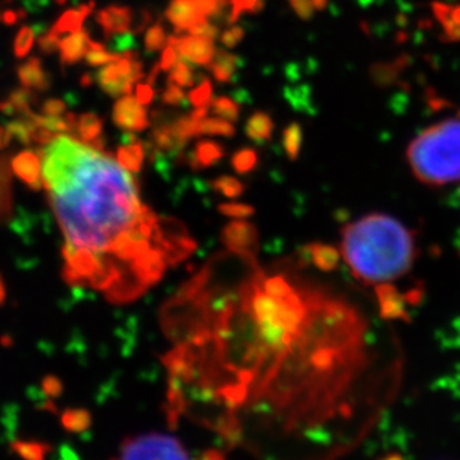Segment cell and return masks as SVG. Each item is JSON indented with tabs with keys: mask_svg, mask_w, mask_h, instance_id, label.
<instances>
[{
	"mask_svg": "<svg viewBox=\"0 0 460 460\" xmlns=\"http://www.w3.org/2000/svg\"><path fill=\"white\" fill-rule=\"evenodd\" d=\"M40 155L65 243L98 261L94 288L110 301H132L195 250L180 223L142 204L130 172L105 151L58 133Z\"/></svg>",
	"mask_w": 460,
	"mask_h": 460,
	"instance_id": "cell-1",
	"label": "cell"
},
{
	"mask_svg": "<svg viewBox=\"0 0 460 460\" xmlns=\"http://www.w3.org/2000/svg\"><path fill=\"white\" fill-rule=\"evenodd\" d=\"M341 254L356 279L367 286L394 288L416 261V241L396 218L369 214L342 229Z\"/></svg>",
	"mask_w": 460,
	"mask_h": 460,
	"instance_id": "cell-2",
	"label": "cell"
},
{
	"mask_svg": "<svg viewBox=\"0 0 460 460\" xmlns=\"http://www.w3.org/2000/svg\"><path fill=\"white\" fill-rule=\"evenodd\" d=\"M414 177L429 186L460 181V119H447L425 128L408 146Z\"/></svg>",
	"mask_w": 460,
	"mask_h": 460,
	"instance_id": "cell-3",
	"label": "cell"
},
{
	"mask_svg": "<svg viewBox=\"0 0 460 460\" xmlns=\"http://www.w3.org/2000/svg\"><path fill=\"white\" fill-rule=\"evenodd\" d=\"M191 455L184 444L164 434L137 435L124 441L117 460H211Z\"/></svg>",
	"mask_w": 460,
	"mask_h": 460,
	"instance_id": "cell-4",
	"label": "cell"
},
{
	"mask_svg": "<svg viewBox=\"0 0 460 460\" xmlns=\"http://www.w3.org/2000/svg\"><path fill=\"white\" fill-rule=\"evenodd\" d=\"M144 72L135 54H117L114 60L101 66L94 80L99 87L111 98H123L132 93L133 87L141 80Z\"/></svg>",
	"mask_w": 460,
	"mask_h": 460,
	"instance_id": "cell-5",
	"label": "cell"
},
{
	"mask_svg": "<svg viewBox=\"0 0 460 460\" xmlns=\"http://www.w3.org/2000/svg\"><path fill=\"white\" fill-rule=\"evenodd\" d=\"M168 44L172 45L181 60L196 66H209L217 51L213 40L191 33L169 36Z\"/></svg>",
	"mask_w": 460,
	"mask_h": 460,
	"instance_id": "cell-6",
	"label": "cell"
},
{
	"mask_svg": "<svg viewBox=\"0 0 460 460\" xmlns=\"http://www.w3.org/2000/svg\"><path fill=\"white\" fill-rule=\"evenodd\" d=\"M222 241L230 252L243 259H252L259 252V232L252 223L236 220L225 226Z\"/></svg>",
	"mask_w": 460,
	"mask_h": 460,
	"instance_id": "cell-7",
	"label": "cell"
},
{
	"mask_svg": "<svg viewBox=\"0 0 460 460\" xmlns=\"http://www.w3.org/2000/svg\"><path fill=\"white\" fill-rule=\"evenodd\" d=\"M112 121L124 132H142L148 128V115L146 105L137 101V96L126 94L119 98L112 110Z\"/></svg>",
	"mask_w": 460,
	"mask_h": 460,
	"instance_id": "cell-8",
	"label": "cell"
},
{
	"mask_svg": "<svg viewBox=\"0 0 460 460\" xmlns=\"http://www.w3.org/2000/svg\"><path fill=\"white\" fill-rule=\"evenodd\" d=\"M164 17L177 31H189L196 24L208 20L202 0H171Z\"/></svg>",
	"mask_w": 460,
	"mask_h": 460,
	"instance_id": "cell-9",
	"label": "cell"
},
{
	"mask_svg": "<svg viewBox=\"0 0 460 460\" xmlns=\"http://www.w3.org/2000/svg\"><path fill=\"white\" fill-rule=\"evenodd\" d=\"M133 11L128 6L111 4L103 8L98 13L99 26L102 27L103 33L107 38L115 35H123L130 31L133 26Z\"/></svg>",
	"mask_w": 460,
	"mask_h": 460,
	"instance_id": "cell-10",
	"label": "cell"
},
{
	"mask_svg": "<svg viewBox=\"0 0 460 460\" xmlns=\"http://www.w3.org/2000/svg\"><path fill=\"white\" fill-rule=\"evenodd\" d=\"M11 168L13 173L26 184L31 190L40 191L42 187V175H40V157L35 151L24 150L18 153L11 160Z\"/></svg>",
	"mask_w": 460,
	"mask_h": 460,
	"instance_id": "cell-11",
	"label": "cell"
},
{
	"mask_svg": "<svg viewBox=\"0 0 460 460\" xmlns=\"http://www.w3.org/2000/svg\"><path fill=\"white\" fill-rule=\"evenodd\" d=\"M90 40H90L89 33L83 29L65 36L60 40V47H58L60 62L63 66H71V65L81 62L85 58Z\"/></svg>",
	"mask_w": 460,
	"mask_h": 460,
	"instance_id": "cell-12",
	"label": "cell"
},
{
	"mask_svg": "<svg viewBox=\"0 0 460 460\" xmlns=\"http://www.w3.org/2000/svg\"><path fill=\"white\" fill-rule=\"evenodd\" d=\"M17 75L22 87L26 89L45 92L51 85V78L38 58H27L26 62L22 63L17 67Z\"/></svg>",
	"mask_w": 460,
	"mask_h": 460,
	"instance_id": "cell-13",
	"label": "cell"
},
{
	"mask_svg": "<svg viewBox=\"0 0 460 460\" xmlns=\"http://www.w3.org/2000/svg\"><path fill=\"white\" fill-rule=\"evenodd\" d=\"M74 133L80 141L89 144V146L103 150L105 141H103V121L99 115L93 112H87V114L76 117L75 128Z\"/></svg>",
	"mask_w": 460,
	"mask_h": 460,
	"instance_id": "cell-14",
	"label": "cell"
},
{
	"mask_svg": "<svg viewBox=\"0 0 460 460\" xmlns=\"http://www.w3.org/2000/svg\"><path fill=\"white\" fill-rule=\"evenodd\" d=\"M94 9V2L81 4L76 9H69L66 13H63L62 17L58 18V22H54V26L49 29L53 31L54 35L58 38H65L69 33L78 31L83 29L85 18L89 17V13Z\"/></svg>",
	"mask_w": 460,
	"mask_h": 460,
	"instance_id": "cell-15",
	"label": "cell"
},
{
	"mask_svg": "<svg viewBox=\"0 0 460 460\" xmlns=\"http://www.w3.org/2000/svg\"><path fill=\"white\" fill-rule=\"evenodd\" d=\"M13 168L8 155H0V223L13 217Z\"/></svg>",
	"mask_w": 460,
	"mask_h": 460,
	"instance_id": "cell-16",
	"label": "cell"
},
{
	"mask_svg": "<svg viewBox=\"0 0 460 460\" xmlns=\"http://www.w3.org/2000/svg\"><path fill=\"white\" fill-rule=\"evenodd\" d=\"M304 256L308 257L315 268L329 272V270H337L340 259H341V252L332 245L310 243L304 248Z\"/></svg>",
	"mask_w": 460,
	"mask_h": 460,
	"instance_id": "cell-17",
	"label": "cell"
},
{
	"mask_svg": "<svg viewBox=\"0 0 460 460\" xmlns=\"http://www.w3.org/2000/svg\"><path fill=\"white\" fill-rule=\"evenodd\" d=\"M241 66V58L227 49H217L213 62L209 63V71L218 83H230Z\"/></svg>",
	"mask_w": 460,
	"mask_h": 460,
	"instance_id": "cell-18",
	"label": "cell"
},
{
	"mask_svg": "<svg viewBox=\"0 0 460 460\" xmlns=\"http://www.w3.org/2000/svg\"><path fill=\"white\" fill-rule=\"evenodd\" d=\"M225 150L217 142L200 141L189 157L191 169H205L213 166L223 159Z\"/></svg>",
	"mask_w": 460,
	"mask_h": 460,
	"instance_id": "cell-19",
	"label": "cell"
},
{
	"mask_svg": "<svg viewBox=\"0 0 460 460\" xmlns=\"http://www.w3.org/2000/svg\"><path fill=\"white\" fill-rule=\"evenodd\" d=\"M274 119L268 112H254L245 123L247 137L256 144H265L270 141L274 133Z\"/></svg>",
	"mask_w": 460,
	"mask_h": 460,
	"instance_id": "cell-20",
	"label": "cell"
},
{
	"mask_svg": "<svg viewBox=\"0 0 460 460\" xmlns=\"http://www.w3.org/2000/svg\"><path fill=\"white\" fill-rule=\"evenodd\" d=\"M144 159H146V150L141 142L126 144L117 150V162L128 172H139Z\"/></svg>",
	"mask_w": 460,
	"mask_h": 460,
	"instance_id": "cell-21",
	"label": "cell"
},
{
	"mask_svg": "<svg viewBox=\"0 0 460 460\" xmlns=\"http://www.w3.org/2000/svg\"><path fill=\"white\" fill-rule=\"evenodd\" d=\"M153 141L159 150L178 151L186 146V139L178 133L177 128L172 124H162L160 128H155L153 133Z\"/></svg>",
	"mask_w": 460,
	"mask_h": 460,
	"instance_id": "cell-22",
	"label": "cell"
},
{
	"mask_svg": "<svg viewBox=\"0 0 460 460\" xmlns=\"http://www.w3.org/2000/svg\"><path fill=\"white\" fill-rule=\"evenodd\" d=\"M6 128L11 133V137H15L22 146H31L33 144V133H35L36 124L31 117H18L6 123Z\"/></svg>",
	"mask_w": 460,
	"mask_h": 460,
	"instance_id": "cell-23",
	"label": "cell"
},
{
	"mask_svg": "<svg viewBox=\"0 0 460 460\" xmlns=\"http://www.w3.org/2000/svg\"><path fill=\"white\" fill-rule=\"evenodd\" d=\"M302 141H304V132H302L301 124H288L283 132V146L288 159L296 160L301 155Z\"/></svg>",
	"mask_w": 460,
	"mask_h": 460,
	"instance_id": "cell-24",
	"label": "cell"
},
{
	"mask_svg": "<svg viewBox=\"0 0 460 460\" xmlns=\"http://www.w3.org/2000/svg\"><path fill=\"white\" fill-rule=\"evenodd\" d=\"M9 102L13 105V111L17 117H29L31 114V105L35 103L36 94L31 89H15L11 92L8 98Z\"/></svg>",
	"mask_w": 460,
	"mask_h": 460,
	"instance_id": "cell-25",
	"label": "cell"
},
{
	"mask_svg": "<svg viewBox=\"0 0 460 460\" xmlns=\"http://www.w3.org/2000/svg\"><path fill=\"white\" fill-rule=\"evenodd\" d=\"M199 135L230 137L234 135V128L230 121L220 117H205L199 123Z\"/></svg>",
	"mask_w": 460,
	"mask_h": 460,
	"instance_id": "cell-26",
	"label": "cell"
},
{
	"mask_svg": "<svg viewBox=\"0 0 460 460\" xmlns=\"http://www.w3.org/2000/svg\"><path fill=\"white\" fill-rule=\"evenodd\" d=\"M209 111L213 112L216 117L234 123V121H238L241 108H239L238 103L234 102V99L220 96V98L213 99V102L209 105Z\"/></svg>",
	"mask_w": 460,
	"mask_h": 460,
	"instance_id": "cell-27",
	"label": "cell"
},
{
	"mask_svg": "<svg viewBox=\"0 0 460 460\" xmlns=\"http://www.w3.org/2000/svg\"><path fill=\"white\" fill-rule=\"evenodd\" d=\"M211 187H213L214 191H217V193L225 196L227 199H236L245 191L243 182L236 180V178L229 177V175L216 178L211 182Z\"/></svg>",
	"mask_w": 460,
	"mask_h": 460,
	"instance_id": "cell-28",
	"label": "cell"
},
{
	"mask_svg": "<svg viewBox=\"0 0 460 460\" xmlns=\"http://www.w3.org/2000/svg\"><path fill=\"white\" fill-rule=\"evenodd\" d=\"M13 452L22 460H45L47 453L49 452V446L33 441H17L13 444Z\"/></svg>",
	"mask_w": 460,
	"mask_h": 460,
	"instance_id": "cell-29",
	"label": "cell"
},
{
	"mask_svg": "<svg viewBox=\"0 0 460 460\" xmlns=\"http://www.w3.org/2000/svg\"><path fill=\"white\" fill-rule=\"evenodd\" d=\"M259 162V155L252 148H243L232 155V166L238 173H248L254 171Z\"/></svg>",
	"mask_w": 460,
	"mask_h": 460,
	"instance_id": "cell-30",
	"label": "cell"
},
{
	"mask_svg": "<svg viewBox=\"0 0 460 460\" xmlns=\"http://www.w3.org/2000/svg\"><path fill=\"white\" fill-rule=\"evenodd\" d=\"M115 56H117V54L110 53L105 45L94 42V40H90L89 49H87V53H85L84 60L90 66H103V65H107V63L114 60Z\"/></svg>",
	"mask_w": 460,
	"mask_h": 460,
	"instance_id": "cell-31",
	"label": "cell"
},
{
	"mask_svg": "<svg viewBox=\"0 0 460 460\" xmlns=\"http://www.w3.org/2000/svg\"><path fill=\"white\" fill-rule=\"evenodd\" d=\"M169 83H172V84L178 85V87H191V85L195 84V75H193V71H191V67L189 66V63L184 62V60H180V62L175 65V66L169 71Z\"/></svg>",
	"mask_w": 460,
	"mask_h": 460,
	"instance_id": "cell-32",
	"label": "cell"
},
{
	"mask_svg": "<svg viewBox=\"0 0 460 460\" xmlns=\"http://www.w3.org/2000/svg\"><path fill=\"white\" fill-rule=\"evenodd\" d=\"M169 36L166 35V31L162 24H153V26L146 31V38H144V44L146 49L151 53L155 51H164V47L168 44Z\"/></svg>",
	"mask_w": 460,
	"mask_h": 460,
	"instance_id": "cell-33",
	"label": "cell"
},
{
	"mask_svg": "<svg viewBox=\"0 0 460 460\" xmlns=\"http://www.w3.org/2000/svg\"><path fill=\"white\" fill-rule=\"evenodd\" d=\"M33 42H35V31H33V29H31L29 26L22 27L17 36H15L13 54L18 58H26L27 54L31 53Z\"/></svg>",
	"mask_w": 460,
	"mask_h": 460,
	"instance_id": "cell-34",
	"label": "cell"
},
{
	"mask_svg": "<svg viewBox=\"0 0 460 460\" xmlns=\"http://www.w3.org/2000/svg\"><path fill=\"white\" fill-rule=\"evenodd\" d=\"M230 22H236L241 13H256L263 8L265 0H229Z\"/></svg>",
	"mask_w": 460,
	"mask_h": 460,
	"instance_id": "cell-35",
	"label": "cell"
},
{
	"mask_svg": "<svg viewBox=\"0 0 460 460\" xmlns=\"http://www.w3.org/2000/svg\"><path fill=\"white\" fill-rule=\"evenodd\" d=\"M190 102L195 105V108H209L213 102V87L208 80H204L198 87L191 90L189 93Z\"/></svg>",
	"mask_w": 460,
	"mask_h": 460,
	"instance_id": "cell-36",
	"label": "cell"
},
{
	"mask_svg": "<svg viewBox=\"0 0 460 460\" xmlns=\"http://www.w3.org/2000/svg\"><path fill=\"white\" fill-rule=\"evenodd\" d=\"M218 213L230 218H238V220H245L252 217L254 214V208L252 205L239 204V202H225L218 205Z\"/></svg>",
	"mask_w": 460,
	"mask_h": 460,
	"instance_id": "cell-37",
	"label": "cell"
},
{
	"mask_svg": "<svg viewBox=\"0 0 460 460\" xmlns=\"http://www.w3.org/2000/svg\"><path fill=\"white\" fill-rule=\"evenodd\" d=\"M186 101V94L182 92L181 87L169 83L168 87L162 93V102L166 103L169 107H180Z\"/></svg>",
	"mask_w": 460,
	"mask_h": 460,
	"instance_id": "cell-38",
	"label": "cell"
},
{
	"mask_svg": "<svg viewBox=\"0 0 460 460\" xmlns=\"http://www.w3.org/2000/svg\"><path fill=\"white\" fill-rule=\"evenodd\" d=\"M243 36H245V31H243V27L232 26L220 35V42H222L223 47L232 49L243 40Z\"/></svg>",
	"mask_w": 460,
	"mask_h": 460,
	"instance_id": "cell-39",
	"label": "cell"
},
{
	"mask_svg": "<svg viewBox=\"0 0 460 460\" xmlns=\"http://www.w3.org/2000/svg\"><path fill=\"white\" fill-rule=\"evenodd\" d=\"M288 4L301 20L306 22L314 17L315 8L311 0H288Z\"/></svg>",
	"mask_w": 460,
	"mask_h": 460,
	"instance_id": "cell-40",
	"label": "cell"
},
{
	"mask_svg": "<svg viewBox=\"0 0 460 460\" xmlns=\"http://www.w3.org/2000/svg\"><path fill=\"white\" fill-rule=\"evenodd\" d=\"M63 425L69 430H78L81 428H85V425H87V412L67 411L63 416Z\"/></svg>",
	"mask_w": 460,
	"mask_h": 460,
	"instance_id": "cell-41",
	"label": "cell"
},
{
	"mask_svg": "<svg viewBox=\"0 0 460 460\" xmlns=\"http://www.w3.org/2000/svg\"><path fill=\"white\" fill-rule=\"evenodd\" d=\"M60 40H62V38H58V35H54L53 31H49V33L38 38V47L44 54H53L58 51Z\"/></svg>",
	"mask_w": 460,
	"mask_h": 460,
	"instance_id": "cell-42",
	"label": "cell"
},
{
	"mask_svg": "<svg viewBox=\"0 0 460 460\" xmlns=\"http://www.w3.org/2000/svg\"><path fill=\"white\" fill-rule=\"evenodd\" d=\"M189 33L196 36H202V38H207V40H216L220 35V31H218V27L214 26L208 20H205V22H199V24H196V26L191 27Z\"/></svg>",
	"mask_w": 460,
	"mask_h": 460,
	"instance_id": "cell-43",
	"label": "cell"
},
{
	"mask_svg": "<svg viewBox=\"0 0 460 460\" xmlns=\"http://www.w3.org/2000/svg\"><path fill=\"white\" fill-rule=\"evenodd\" d=\"M180 60H181V58H180V56H178V53L175 51V49H173L172 45L166 44L164 51H162V58H160V71H171V69H172Z\"/></svg>",
	"mask_w": 460,
	"mask_h": 460,
	"instance_id": "cell-44",
	"label": "cell"
},
{
	"mask_svg": "<svg viewBox=\"0 0 460 460\" xmlns=\"http://www.w3.org/2000/svg\"><path fill=\"white\" fill-rule=\"evenodd\" d=\"M40 111L45 115H63L66 112V103L60 101V99H47L42 103Z\"/></svg>",
	"mask_w": 460,
	"mask_h": 460,
	"instance_id": "cell-45",
	"label": "cell"
},
{
	"mask_svg": "<svg viewBox=\"0 0 460 460\" xmlns=\"http://www.w3.org/2000/svg\"><path fill=\"white\" fill-rule=\"evenodd\" d=\"M155 98V90L151 83L146 84H137V99L142 105H148V103Z\"/></svg>",
	"mask_w": 460,
	"mask_h": 460,
	"instance_id": "cell-46",
	"label": "cell"
},
{
	"mask_svg": "<svg viewBox=\"0 0 460 460\" xmlns=\"http://www.w3.org/2000/svg\"><path fill=\"white\" fill-rule=\"evenodd\" d=\"M26 17L24 11H13V9H6L4 13H0V22L6 24V26H13L17 24L20 20Z\"/></svg>",
	"mask_w": 460,
	"mask_h": 460,
	"instance_id": "cell-47",
	"label": "cell"
},
{
	"mask_svg": "<svg viewBox=\"0 0 460 460\" xmlns=\"http://www.w3.org/2000/svg\"><path fill=\"white\" fill-rule=\"evenodd\" d=\"M11 137H11V133L8 132V128L0 126V150H4V148L9 146Z\"/></svg>",
	"mask_w": 460,
	"mask_h": 460,
	"instance_id": "cell-48",
	"label": "cell"
},
{
	"mask_svg": "<svg viewBox=\"0 0 460 460\" xmlns=\"http://www.w3.org/2000/svg\"><path fill=\"white\" fill-rule=\"evenodd\" d=\"M313 4H314L315 9H319V11H323L328 6L329 0H311Z\"/></svg>",
	"mask_w": 460,
	"mask_h": 460,
	"instance_id": "cell-49",
	"label": "cell"
},
{
	"mask_svg": "<svg viewBox=\"0 0 460 460\" xmlns=\"http://www.w3.org/2000/svg\"><path fill=\"white\" fill-rule=\"evenodd\" d=\"M4 299H6V288H4V279H2V275H0V305L4 304Z\"/></svg>",
	"mask_w": 460,
	"mask_h": 460,
	"instance_id": "cell-50",
	"label": "cell"
}]
</instances>
